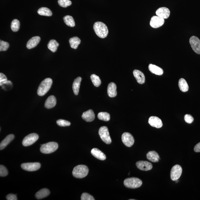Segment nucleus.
I'll list each match as a JSON object with an SVG mask.
<instances>
[{
	"instance_id": "1",
	"label": "nucleus",
	"mask_w": 200,
	"mask_h": 200,
	"mask_svg": "<svg viewBox=\"0 0 200 200\" xmlns=\"http://www.w3.org/2000/svg\"><path fill=\"white\" fill-rule=\"evenodd\" d=\"M93 29L97 35L101 38H105L108 35V28L103 22L100 21L95 22L93 25Z\"/></svg>"
},
{
	"instance_id": "2",
	"label": "nucleus",
	"mask_w": 200,
	"mask_h": 200,
	"mask_svg": "<svg viewBox=\"0 0 200 200\" xmlns=\"http://www.w3.org/2000/svg\"><path fill=\"white\" fill-rule=\"evenodd\" d=\"M52 84V79L48 78L44 79L39 85L37 91V93L39 96L45 95L51 88Z\"/></svg>"
},
{
	"instance_id": "3",
	"label": "nucleus",
	"mask_w": 200,
	"mask_h": 200,
	"mask_svg": "<svg viewBox=\"0 0 200 200\" xmlns=\"http://www.w3.org/2000/svg\"><path fill=\"white\" fill-rule=\"evenodd\" d=\"M88 172L89 169L87 166L84 165H79L74 168L72 174L74 177L81 179L85 177Z\"/></svg>"
},
{
	"instance_id": "4",
	"label": "nucleus",
	"mask_w": 200,
	"mask_h": 200,
	"mask_svg": "<svg viewBox=\"0 0 200 200\" xmlns=\"http://www.w3.org/2000/svg\"><path fill=\"white\" fill-rule=\"evenodd\" d=\"M58 148V145L55 142H50L41 145L40 151L43 153L50 154L54 152Z\"/></svg>"
},
{
	"instance_id": "5",
	"label": "nucleus",
	"mask_w": 200,
	"mask_h": 200,
	"mask_svg": "<svg viewBox=\"0 0 200 200\" xmlns=\"http://www.w3.org/2000/svg\"><path fill=\"white\" fill-rule=\"evenodd\" d=\"M124 184L127 188L135 189L140 187L143 184V182L139 178H130L126 179L124 181Z\"/></svg>"
},
{
	"instance_id": "6",
	"label": "nucleus",
	"mask_w": 200,
	"mask_h": 200,
	"mask_svg": "<svg viewBox=\"0 0 200 200\" xmlns=\"http://www.w3.org/2000/svg\"><path fill=\"white\" fill-rule=\"evenodd\" d=\"M99 134L100 138L104 143L107 144H110L111 143V139L107 127L103 126L101 127L99 130Z\"/></svg>"
},
{
	"instance_id": "7",
	"label": "nucleus",
	"mask_w": 200,
	"mask_h": 200,
	"mask_svg": "<svg viewBox=\"0 0 200 200\" xmlns=\"http://www.w3.org/2000/svg\"><path fill=\"white\" fill-rule=\"evenodd\" d=\"M39 139V136L35 133H31L27 135L24 139L22 145L24 146H28L32 145Z\"/></svg>"
},
{
	"instance_id": "8",
	"label": "nucleus",
	"mask_w": 200,
	"mask_h": 200,
	"mask_svg": "<svg viewBox=\"0 0 200 200\" xmlns=\"http://www.w3.org/2000/svg\"><path fill=\"white\" fill-rule=\"evenodd\" d=\"M182 169L179 165H175L172 168L171 172V178L173 181H176L181 176Z\"/></svg>"
},
{
	"instance_id": "9",
	"label": "nucleus",
	"mask_w": 200,
	"mask_h": 200,
	"mask_svg": "<svg viewBox=\"0 0 200 200\" xmlns=\"http://www.w3.org/2000/svg\"><path fill=\"white\" fill-rule=\"evenodd\" d=\"M41 164L39 163H24L21 165V168L25 171L33 172L37 171L41 168Z\"/></svg>"
},
{
	"instance_id": "10",
	"label": "nucleus",
	"mask_w": 200,
	"mask_h": 200,
	"mask_svg": "<svg viewBox=\"0 0 200 200\" xmlns=\"http://www.w3.org/2000/svg\"><path fill=\"white\" fill-rule=\"evenodd\" d=\"M122 140L124 144L128 147H131L135 142L133 136L128 132H125L122 134Z\"/></svg>"
},
{
	"instance_id": "11",
	"label": "nucleus",
	"mask_w": 200,
	"mask_h": 200,
	"mask_svg": "<svg viewBox=\"0 0 200 200\" xmlns=\"http://www.w3.org/2000/svg\"><path fill=\"white\" fill-rule=\"evenodd\" d=\"M191 47L194 52L198 54H200V40L195 36H192L189 39Z\"/></svg>"
},
{
	"instance_id": "12",
	"label": "nucleus",
	"mask_w": 200,
	"mask_h": 200,
	"mask_svg": "<svg viewBox=\"0 0 200 200\" xmlns=\"http://www.w3.org/2000/svg\"><path fill=\"white\" fill-rule=\"evenodd\" d=\"M164 22V19L158 16H152L150 19V25L153 28H157L162 26Z\"/></svg>"
},
{
	"instance_id": "13",
	"label": "nucleus",
	"mask_w": 200,
	"mask_h": 200,
	"mask_svg": "<svg viewBox=\"0 0 200 200\" xmlns=\"http://www.w3.org/2000/svg\"><path fill=\"white\" fill-rule=\"evenodd\" d=\"M136 166L139 169L142 171H148L153 168L151 163L146 161H139L136 163Z\"/></svg>"
},
{
	"instance_id": "14",
	"label": "nucleus",
	"mask_w": 200,
	"mask_h": 200,
	"mask_svg": "<svg viewBox=\"0 0 200 200\" xmlns=\"http://www.w3.org/2000/svg\"><path fill=\"white\" fill-rule=\"evenodd\" d=\"M157 16L163 19H166L169 17L170 15L169 9L166 7H161L159 8L156 11Z\"/></svg>"
},
{
	"instance_id": "15",
	"label": "nucleus",
	"mask_w": 200,
	"mask_h": 200,
	"mask_svg": "<svg viewBox=\"0 0 200 200\" xmlns=\"http://www.w3.org/2000/svg\"><path fill=\"white\" fill-rule=\"evenodd\" d=\"M149 123L152 126L157 128H161L163 126L162 122L160 118L156 116H151L149 119Z\"/></svg>"
},
{
	"instance_id": "16",
	"label": "nucleus",
	"mask_w": 200,
	"mask_h": 200,
	"mask_svg": "<svg viewBox=\"0 0 200 200\" xmlns=\"http://www.w3.org/2000/svg\"><path fill=\"white\" fill-rule=\"evenodd\" d=\"M82 117L86 122H91L95 120V115L93 111L90 110L84 112L82 114Z\"/></svg>"
},
{
	"instance_id": "17",
	"label": "nucleus",
	"mask_w": 200,
	"mask_h": 200,
	"mask_svg": "<svg viewBox=\"0 0 200 200\" xmlns=\"http://www.w3.org/2000/svg\"><path fill=\"white\" fill-rule=\"evenodd\" d=\"M133 74L139 84H143L144 83L145 81V77L144 74L143 72L136 69L133 70Z\"/></svg>"
},
{
	"instance_id": "18",
	"label": "nucleus",
	"mask_w": 200,
	"mask_h": 200,
	"mask_svg": "<svg viewBox=\"0 0 200 200\" xmlns=\"http://www.w3.org/2000/svg\"><path fill=\"white\" fill-rule=\"evenodd\" d=\"M40 41L41 38L39 36H34L28 41L26 44V47L28 49H32L38 44Z\"/></svg>"
},
{
	"instance_id": "19",
	"label": "nucleus",
	"mask_w": 200,
	"mask_h": 200,
	"mask_svg": "<svg viewBox=\"0 0 200 200\" xmlns=\"http://www.w3.org/2000/svg\"><path fill=\"white\" fill-rule=\"evenodd\" d=\"M116 85L113 82H111L109 84L107 87V93L109 97H114L116 96Z\"/></svg>"
},
{
	"instance_id": "20",
	"label": "nucleus",
	"mask_w": 200,
	"mask_h": 200,
	"mask_svg": "<svg viewBox=\"0 0 200 200\" xmlns=\"http://www.w3.org/2000/svg\"><path fill=\"white\" fill-rule=\"evenodd\" d=\"M91 153L93 156L97 159L101 161L106 159V156L105 154L97 148H93L91 151Z\"/></svg>"
},
{
	"instance_id": "21",
	"label": "nucleus",
	"mask_w": 200,
	"mask_h": 200,
	"mask_svg": "<svg viewBox=\"0 0 200 200\" xmlns=\"http://www.w3.org/2000/svg\"><path fill=\"white\" fill-rule=\"evenodd\" d=\"M147 159L153 162H157L160 159L158 154L155 151H149L147 154Z\"/></svg>"
},
{
	"instance_id": "22",
	"label": "nucleus",
	"mask_w": 200,
	"mask_h": 200,
	"mask_svg": "<svg viewBox=\"0 0 200 200\" xmlns=\"http://www.w3.org/2000/svg\"><path fill=\"white\" fill-rule=\"evenodd\" d=\"M57 103V100L54 96H51L46 100L44 106L46 108L51 109L55 106Z\"/></svg>"
},
{
	"instance_id": "23",
	"label": "nucleus",
	"mask_w": 200,
	"mask_h": 200,
	"mask_svg": "<svg viewBox=\"0 0 200 200\" xmlns=\"http://www.w3.org/2000/svg\"><path fill=\"white\" fill-rule=\"evenodd\" d=\"M149 69L152 73L158 75H162L163 73V70L161 67L152 64L149 65Z\"/></svg>"
},
{
	"instance_id": "24",
	"label": "nucleus",
	"mask_w": 200,
	"mask_h": 200,
	"mask_svg": "<svg viewBox=\"0 0 200 200\" xmlns=\"http://www.w3.org/2000/svg\"><path fill=\"white\" fill-rule=\"evenodd\" d=\"M14 135L13 134L9 135L6 136L0 144V149L2 150L4 149L11 141L14 140Z\"/></svg>"
},
{
	"instance_id": "25",
	"label": "nucleus",
	"mask_w": 200,
	"mask_h": 200,
	"mask_svg": "<svg viewBox=\"0 0 200 200\" xmlns=\"http://www.w3.org/2000/svg\"><path fill=\"white\" fill-rule=\"evenodd\" d=\"M81 80V77H77V79L74 80L73 84V90L74 94L76 95H78Z\"/></svg>"
},
{
	"instance_id": "26",
	"label": "nucleus",
	"mask_w": 200,
	"mask_h": 200,
	"mask_svg": "<svg viewBox=\"0 0 200 200\" xmlns=\"http://www.w3.org/2000/svg\"><path fill=\"white\" fill-rule=\"evenodd\" d=\"M49 190L46 188H44L40 190L36 193L35 197L38 199H41L47 197L50 194Z\"/></svg>"
},
{
	"instance_id": "27",
	"label": "nucleus",
	"mask_w": 200,
	"mask_h": 200,
	"mask_svg": "<svg viewBox=\"0 0 200 200\" xmlns=\"http://www.w3.org/2000/svg\"><path fill=\"white\" fill-rule=\"evenodd\" d=\"M70 47L73 49H77L79 44H80L81 41L78 37H74L71 38L69 40Z\"/></svg>"
},
{
	"instance_id": "28",
	"label": "nucleus",
	"mask_w": 200,
	"mask_h": 200,
	"mask_svg": "<svg viewBox=\"0 0 200 200\" xmlns=\"http://www.w3.org/2000/svg\"><path fill=\"white\" fill-rule=\"evenodd\" d=\"M179 87L180 90L183 92H187L189 90V86L187 82L184 79L181 78L179 79Z\"/></svg>"
},
{
	"instance_id": "29",
	"label": "nucleus",
	"mask_w": 200,
	"mask_h": 200,
	"mask_svg": "<svg viewBox=\"0 0 200 200\" xmlns=\"http://www.w3.org/2000/svg\"><path fill=\"white\" fill-rule=\"evenodd\" d=\"M59 44L55 40H51L48 44V47L53 52L57 51Z\"/></svg>"
},
{
	"instance_id": "30",
	"label": "nucleus",
	"mask_w": 200,
	"mask_h": 200,
	"mask_svg": "<svg viewBox=\"0 0 200 200\" xmlns=\"http://www.w3.org/2000/svg\"><path fill=\"white\" fill-rule=\"evenodd\" d=\"M38 14L40 15L51 16H52V13L50 9L45 7L40 8L38 11Z\"/></svg>"
},
{
	"instance_id": "31",
	"label": "nucleus",
	"mask_w": 200,
	"mask_h": 200,
	"mask_svg": "<svg viewBox=\"0 0 200 200\" xmlns=\"http://www.w3.org/2000/svg\"><path fill=\"white\" fill-rule=\"evenodd\" d=\"M64 20L67 26L73 27L75 25V21L72 16L67 15L64 18Z\"/></svg>"
},
{
	"instance_id": "32",
	"label": "nucleus",
	"mask_w": 200,
	"mask_h": 200,
	"mask_svg": "<svg viewBox=\"0 0 200 200\" xmlns=\"http://www.w3.org/2000/svg\"><path fill=\"white\" fill-rule=\"evenodd\" d=\"M99 120L104 121H109L110 120V115L107 112H100L97 115Z\"/></svg>"
},
{
	"instance_id": "33",
	"label": "nucleus",
	"mask_w": 200,
	"mask_h": 200,
	"mask_svg": "<svg viewBox=\"0 0 200 200\" xmlns=\"http://www.w3.org/2000/svg\"><path fill=\"white\" fill-rule=\"evenodd\" d=\"M90 78L95 87H100L101 84V81L100 77L98 76L95 75V74H92L91 75Z\"/></svg>"
},
{
	"instance_id": "34",
	"label": "nucleus",
	"mask_w": 200,
	"mask_h": 200,
	"mask_svg": "<svg viewBox=\"0 0 200 200\" xmlns=\"http://www.w3.org/2000/svg\"><path fill=\"white\" fill-rule=\"evenodd\" d=\"M19 21L17 19H14L11 23V30L14 32H17L19 30Z\"/></svg>"
},
{
	"instance_id": "35",
	"label": "nucleus",
	"mask_w": 200,
	"mask_h": 200,
	"mask_svg": "<svg viewBox=\"0 0 200 200\" xmlns=\"http://www.w3.org/2000/svg\"><path fill=\"white\" fill-rule=\"evenodd\" d=\"M0 85L2 87L3 89L5 90H10L12 87V84L10 81L6 80V81L0 84Z\"/></svg>"
},
{
	"instance_id": "36",
	"label": "nucleus",
	"mask_w": 200,
	"mask_h": 200,
	"mask_svg": "<svg viewBox=\"0 0 200 200\" xmlns=\"http://www.w3.org/2000/svg\"><path fill=\"white\" fill-rule=\"evenodd\" d=\"M58 3L61 7L67 8L72 4L71 1L70 0H58Z\"/></svg>"
},
{
	"instance_id": "37",
	"label": "nucleus",
	"mask_w": 200,
	"mask_h": 200,
	"mask_svg": "<svg viewBox=\"0 0 200 200\" xmlns=\"http://www.w3.org/2000/svg\"><path fill=\"white\" fill-rule=\"evenodd\" d=\"M9 44L8 43L1 40L0 41V51H6L9 47Z\"/></svg>"
},
{
	"instance_id": "38",
	"label": "nucleus",
	"mask_w": 200,
	"mask_h": 200,
	"mask_svg": "<svg viewBox=\"0 0 200 200\" xmlns=\"http://www.w3.org/2000/svg\"><path fill=\"white\" fill-rule=\"evenodd\" d=\"M58 125L61 127L68 126L70 125V122L63 120H59L57 121Z\"/></svg>"
},
{
	"instance_id": "39",
	"label": "nucleus",
	"mask_w": 200,
	"mask_h": 200,
	"mask_svg": "<svg viewBox=\"0 0 200 200\" xmlns=\"http://www.w3.org/2000/svg\"><path fill=\"white\" fill-rule=\"evenodd\" d=\"M8 174V171L5 167L1 165L0 166V176L5 177Z\"/></svg>"
},
{
	"instance_id": "40",
	"label": "nucleus",
	"mask_w": 200,
	"mask_h": 200,
	"mask_svg": "<svg viewBox=\"0 0 200 200\" xmlns=\"http://www.w3.org/2000/svg\"><path fill=\"white\" fill-rule=\"evenodd\" d=\"M81 200H95L93 196L88 193H84L81 196Z\"/></svg>"
},
{
	"instance_id": "41",
	"label": "nucleus",
	"mask_w": 200,
	"mask_h": 200,
	"mask_svg": "<svg viewBox=\"0 0 200 200\" xmlns=\"http://www.w3.org/2000/svg\"><path fill=\"white\" fill-rule=\"evenodd\" d=\"M184 120L186 123L191 124L192 123L194 120V118L191 115L186 114L185 116Z\"/></svg>"
},
{
	"instance_id": "42",
	"label": "nucleus",
	"mask_w": 200,
	"mask_h": 200,
	"mask_svg": "<svg viewBox=\"0 0 200 200\" xmlns=\"http://www.w3.org/2000/svg\"><path fill=\"white\" fill-rule=\"evenodd\" d=\"M8 200H17V198L16 195L13 194H9L6 197Z\"/></svg>"
},
{
	"instance_id": "43",
	"label": "nucleus",
	"mask_w": 200,
	"mask_h": 200,
	"mask_svg": "<svg viewBox=\"0 0 200 200\" xmlns=\"http://www.w3.org/2000/svg\"><path fill=\"white\" fill-rule=\"evenodd\" d=\"M7 80V78L6 76L1 73L0 74V84H2V83L5 82Z\"/></svg>"
},
{
	"instance_id": "44",
	"label": "nucleus",
	"mask_w": 200,
	"mask_h": 200,
	"mask_svg": "<svg viewBox=\"0 0 200 200\" xmlns=\"http://www.w3.org/2000/svg\"><path fill=\"white\" fill-rule=\"evenodd\" d=\"M194 150L196 152H200V143L195 145L194 147Z\"/></svg>"
}]
</instances>
